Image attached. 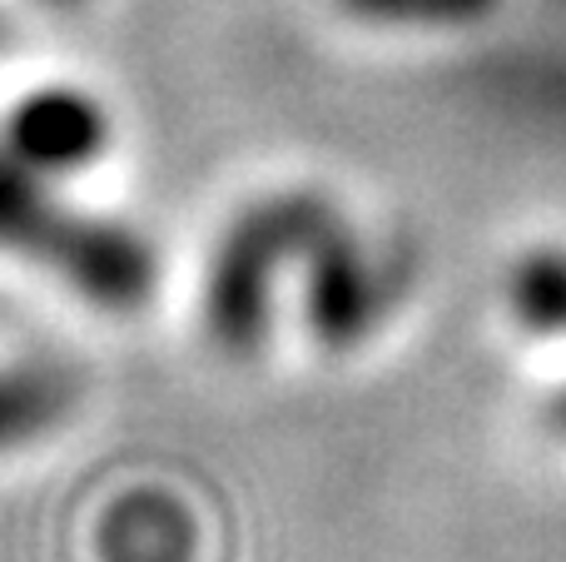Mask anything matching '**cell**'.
Wrapping results in <instances>:
<instances>
[{
	"label": "cell",
	"mask_w": 566,
	"mask_h": 562,
	"mask_svg": "<svg viewBox=\"0 0 566 562\" xmlns=\"http://www.w3.org/2000/svg\"><path fill=\"white\" fill-rule=\"evenodd\" d=\"M65 179L40 175L0 149V259L50 274L99 309H135L155 289V254L135 229L60 199Z\"/></svg>",
	"instance_id": "6da1fadb"
},
{
	"label": "cell",
	"mask_w": 566,
	"mask_h": 562,
	"mask_svg": "<svg viewBox=\"0 0 566 562\" xmlns=\"http://www.w3.org/2000/svg\"><path fill=\"white\" fill-rule=\"evenodd\" d=\"M333 209L313 195L269 199V205L249 209L234 229L224 235L209 269V294L205 319L209 334L229 348V354H249L259 348L269 329V284L289 259H303L313 239L333 225Z\"/></svg>",
	"instance_id": "7a4b0ae2"
},
{
	"label": "cell",
	"mask_w": 566,
	"mask_h": 562,
	"mask_svg": "<svg viewBox=\"0 0 566 562\" xmlns=\"http://www.w3.org/2000/svg\"><path fill=\"white\" fill-rule=\"evenodd\" d=\"M109 115L90 90L80 85H30L0 115V149L20 165L55 179H75L95 169L109 149Z\"/></svg>",
	"instance_id": "3957f363"
},
{
	"label": "cell",
	"mask_w": 566,
	"mask_h": 562,
	"mask_svg": "<svg viewBox=\"0 0 566 562\" xmlns=\"http://www.w3.org/2000/svg\"><path fill=\"white\" fill-rule=\"evenodd\" d=\"M308 324L318 329V339L328 344H353L363 339L382 314V279L373 274V264L358 254V244L348 239V229L333 225L318 244L308 249Z\"/></svg>",
	"instance_id": "277c9868"
},
{
	"label": "cell",
	"mask_w": 566,
	"mask_h": 562,
	"mask_svg": "<svg viewBox=\"0 0 566 562\" xmlns=\"http://www.w3.org/2000/svg\"><path fill=\"white\" fill-rule=\"evenodd\" d=\"M75 408V374L40 354L0 358V458H15L55 434Z\"/></svg>",
	"instance_id": "5b68a950"
},
{
	"label": "cell",
	"mask_w": 566,
	"mask_h": 562,
	"mask_svg": "<svg viewBox=\"0 0 566 562\" xmlns=\"http://www.w3.org/2000/svg\"><path fill=\"white\" fill-rule=\"evenodd\" d=\"M105 562H189L195 558V523L165 493H129L105 513L99 528Z\"/></svg>",
	"instance_id": "8992f818"
},
{
	"label": "cell",
	"mask_w": 566,
	"mask_h": 562,
	"mask_svg": "<svg viewBox=\"0 0 566 562\" xmlns=\"http://www.w3.org/2000/svg\"><path fill=\"white\" fill-rule=\"evenodd\" d=\"M512 304L532 329H566V254H537L512 279ZM566 424V404H562Z\"/></svg>",
	"instance_id": "52a82bcc"
},
{
	"label": "cell",
	"mask_w": 566,
	"mask_h": 562,
	"mask_svg": "<svg viewBox=\"0 0 566 562\" xmlns=\"http://www.w3.org/2000/svg\"><path fill=\"white\" fill-rule=\"evenodd\" d=\"M343 6L373 20H472L492 0H343Z\"/></svg>",
	"instance_id": "ba28073f"
},
{
	"label": "cell",
	"mask_w": 566,
	"mask_h": 562,
	"mask_svg": "<svg viewBox=\"0 0 566 562\" xmlns=\"http://www.w3.org/2000/svg\"><path fill=\"white\" fill-rule=\"evenodd\" d=\"M85 6V0H0V30L15 20H35V15H65V10Z\"/></svg>",
	"instance_id": "9c48e42d"
}]
</instances>
